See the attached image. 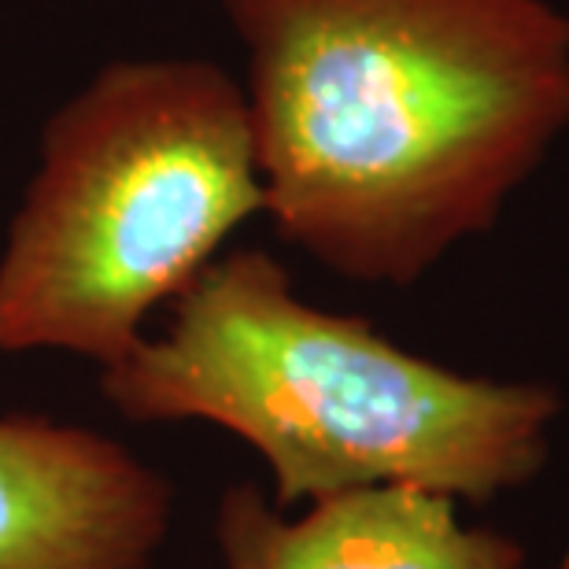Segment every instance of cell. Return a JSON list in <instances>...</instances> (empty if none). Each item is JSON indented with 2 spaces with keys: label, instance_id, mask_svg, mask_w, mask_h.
I'll return each mask as SVG.
<instances>
[{
  "label": "cell",
  "instance_id": "6da1fadb",
  "mask_svg": "<svg viewBox=\"0 0 569 569\" xmlns=\"http://www.w3.org/2000/svg\"><path fill=\"white\" fill-rule=\"evenodd\" d=\"M248 44L263 211L318 263L415 281L569 122L543 0H219Z\"/></svg>",
  "mask_w": 569,
  "mask_h": 569
},
{
  "label": "cell",
  "instance_id": "7a4b0ae2",
  "mask_svg": "<svg viewBox=\"0 0 569 569\" xmlns=\"http://www.w3.org/2000/svg\"><path fill=\"white\" fill-rule=\"evenodd\" d=\"M130 422H214L263 455L278 507L403 485L488 503L548 459V385L466 378L367 318L318 311L263 252H233L100 373Z\"/></svg>",
  "mask_w": 569,
  "mask_h": 569
},
{
  "label": "cell",
  "instance_id": "3957f363",
  "mask_svg": "<svg viewBox=\"0 0 569 569\" xmlns=\"http://www.w3.org/2000/svg\"><path fill=\"white\" fill-rule=\"evenodd\" d=\"M263 211L244 89L203 60L104 67L56 111L0 256V351L119 362Z\"/></svg>",
  "mask_w": 569,
  "mask_h": 569
},
{
  "label": "cell",
  "instance_id": "277c9868",
  "mask_svg": "<svg viewBox=\"0 0 569 569\" xmlns=\"http://www.w3.org/2000/svg\"><path fill=\"white\" fill-rule=\"evenodd\" d=\"M167 521L170 485L116 440L0 418V569H148Z\"/></svg>",
  "mask_w": 569,
  "mask_h": 569
},
{
  "label": "cell",
  "instance_id": "5b68a950",
  "mask_svg": "<svg viewBox=\"0 0 569 569\" xmlns=\"http://www.w3.org/2000/svg\"><path fill=\"white\" fill-rule=\"evenodd\" d=\"M219 543L230 569H526L510 537L466 529L451 496L403 485L318 499L300 521L237 485L222 499Z\"/></svg>",
  "mask_w": 569,
  "mask_h": 569
}]
</instances>
